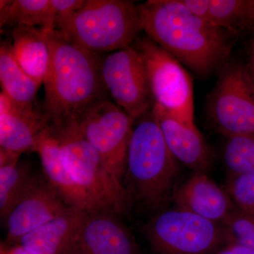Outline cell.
Masks as SVG:
<instances>
[{
  "label": "cell",
  "instance_id": "obj_1",
  "mask_svg": "<svg viewBox=\"0 0 254 254\" xmlns=\"http://www.w3.org/2000/svg\"><path fill=\"white\" fill-rule=\"evenodd\" d=\"M147 36L197 76L226 64L237 36L190 12L181 0L138 4Z\"/></svg>",
  "mask_w": 254,
  "mask_h": 254
},
{
  "label": "cell",
  "instance_id": "obj_2",
  "mask_svg": "<svg viewBox=\"0 0 254 254\" xmlns=\"http://www.w3.org/2000/svg\"><path fill=\"white\" fill-rule=\"evenodd\" d=\"M50 60L43 84V110L50 125L77 120L90 105L103 97L100 63L89 53L64 38L56 29L48 31Z\"/></svg>",
  "mask_w": 254,
  "mask_h": 254
},
{
  "label": "cell",
  "instance_id": "obj_3",
  "mask_svg": "<svg viewBox=\"0 0 254 254\" xmlns=\"http://www.w3.org/2000/svg\"><path fill=\"white\" fill-rule=\"evenodd\" d=\"M55 29L96 55L132 46L143 31L138 4L129 0H86L77 11L57 21Z\"/></svg>",
  "mask_w": 254,
  "mask_h": 254
},
{
  "label": "cell",
  "instance_id": "obj_4",
  "mask_svg": "<svg viewBox=\"0 0 254 254\" xmlns=\"http://www.w3.org/2000/svg\"><path fill=\"white\" fill-rule=\"evenodd\" d=\"M177 162L150 110L134 122L128 143L125 175L129 195L133 192L150 207L161 204L173 188Z\"/></svg>",
  "mask_w": 254,
  "mask_h": 254
},
{
  "label": "cell",
  "instance_id": "obj_5",
  "mask_svg": "<svg viewBox=\"0 0 254 254\" xmlns=\"http://www.w3.org/2000/svg\"><path fill=\"white\" fill-rule=\"evenodd\" d=\"M53 127L59 138L65 168L90 197L95 208L118 215L123 213L130 195L123 182L111 173L100 153L82 134L77 120Z\"/></svg>",
  "mask_w": 254,
  "mask_h": 254
},
{
  "label": "cell",
  "instance_id": "obj_6",
  "mask_svg": "<svg viewBox=\"0 0 254 254\" xmlns=\"http://www.w3.org/2000/svg\"><path fill=\"white\" fill-rule=\"evenodd\" d=\"M205 111L209 123L224 136H254V85L246 65L222 66Z\"/></svg>",
  "mask_w": 254,
  "mask_h": 254
},
{
  "label": "cell",
  "instance_id": "obj_7",
  "mask_svg": "<svg viewBox=\"0 0 254 254\" xmlns=\"http://www.w3.org/2000/svg\"><path fill=\"white\" fill-rule=\"evenodd\" d=\"M135 48L144 60L153 105L175 118L193 122V81L183 65L148 36Z\"/></svg>",
  "mask_w": 254,
  "mask_h": 254
},
{
  "label": "cell",
  "instance_id": "obj_8",
  "mask_svg": "<svg viewBox=\"0 0 254 254\" xmlns=\"http://www.w3.org/2000/svg\"><path fill=\"white\" fill-rule=\"evenodd\" d=\"M145 232L159 254H209L225 241L218 223L181 208L158 214Z\"/></svg>",
  "mask_w": 254,
  "mask_h": 254
},
{
  "label": "cell",
  "instance_id": "obj_9",
  "mask_svg": "<svg viewBox=\"0 0 254 254\" xmlns=\"http://www.w3.org/2000/svg\"><path fill=\"white\" fill-rule=\"evenodd\" d=\"M76 120L82 134L100 153L111 173L123 182L135 120L105 98L90 105Z\"/></svg>",
  "mask_w": 254,
  "mask_h": 254
},
{
  "label": "cell",
  "instance_id": "obj_10",
  "mask_svg": "<svg viewBox=\"0 0 254 254\" xmlns=\"http://www.w3.org/2000/svg\"><path fill=\"white\" fill-rule=\"evenodd\" d=\"M100 74L115 104L135 121L153 108L144 60L133 45L107 55L100 63Z\"/></svg>",
  "mask_w": 254,
  "mask_h": 254
},
{
  "label": "cell",
  "instance_id": "obj_11",
  "mask_svg": "<svg viewBox=\"0 0 254 254\" xmlns=\"http://www.w3.org/2000/svg\"><path fill=\"white\" fill-rule=\"evenodd\" d=\"M109 210H86L72 238L60 254H138L128 229Z\"/></svg>",
  "mask_w": 254,
  "mask_h": 254
},
{
  "label": "cell",
  "instance_id": "obj_12",
  "mask_svg": "<svg viewBox=\"0 0 254 254\" xmlns=\"http://www.w3.org/2000/svg\"><path fill=\"white\" fill-rule=\"evenodd\" d=\"M70 207L47 180H38L5 220L6 236L2 243L7 246L16 245L23 236L61 215Z\"/></svg>",
  "mask_w": 254,
  "mask_h": 254
},
{
  "label": "cell",
  "instance_id": "obj_13",
  "mask_svg": "<svg viewBox=\"0 0 254 254\" xmlns=\"http://www.w3.org/2000/svg\"><path fill=\"white\" fill-rule=\"evenodd\" d=\"M49 125L43 110L18 107L0 94V149L19 155L33 151L38 136Z\"/></svg>",
  "mask_w": 254,
  "mask_h": 254
},
{
  "label": "cell",
  "instance_id": "obj_14",
  "mask_svg": "<svg viewBox=\"0 0 254 254\" xmlns=\"http://www.w3.org/2000/svg\"><path fill=\"white\" fill-rule=\"evenodd\" d=\"M152 109L167 145L177 161L195 173L206 170L210 165V150L193 122L175 118L155 105Z\"/></svg>",
  "mask_w": 254,
  "mask_h": 254
},
{
  "label": "cell",
  "instance_id": "obj_15",
  "mask_svg": "<svg viewBox=\"0 0 254 254\" xmlns=\"http://www.w3.org/2000/svg\"><path fill=\"white\" fill-rule=\"evenodd\" d=\"M33 151L39 155L47 181L73 208L95 210V205L84 190L73 180L64 165L60 143L54 127L49 125L37 140Z\"/></svg>",
  "mask_w": 254,
  "mask_h": 254
},
{
  "label": "cell",
  "instance_id": "obj_16",
  "mask_svg": "<svg viewBox=\"0 0 254 254\" xmlns=\"http://www.w3.org/2000/svg\"><path fill=\"white\" fill-rule=\"evenodd\" d=\"M176 201L179 208L215 223H222L232 212L227 192L203 173H195L180 187Z\"/></svg>",
  "mask_w": 254,
  "mask_h": 254
},
{
  "label": "cell",
  "instance_id": "obj_17",
  "mask_svg": "<svg viewBox=\"0 0 254 254\" xmlns=\"http://www.w3.org/2000/svg\"><path fill=\"white\" fill-rule=\"evenodd\" d=\"M15 59L30 77L41 85L50 60L48 31L41 27L18 25L11 31Z\"/></svg>",
  "mask_w": 254,
  "mask_h": 254
},
{
  "label": "cell",
  "instance_id": "obj_18",
  "mask_svg": "<svg viewBox=\"0 0 254 254\" xmlns=\"http://www.w3.org/2000/svg\"><path fill=\"white\" fill-rule=\"evenodd\" d=\"M86 210L70 207L23 236L16 245L36 254H60L72 238Z\"/></svg>",
  "mask_w": 254,
  "mask_h": 254
},
{
  "label": "cell",
  "instance_id": "obj_19",
  "mask_svg": "<svg viewBox=\"0 0 254 254\" xmlns=\"http://www.w3.org/2000/svg\"><path fill=\"white\" fill-rule=\"evenodd\" d=\"M0 83L3 93L14 105L25 108H34L38 84L23 71L12 50L11 37L1 41Z\"/></svg>",
  "mask_w": 254,
  "mask_h": 254
},
{
  "label": "cell",
  "instance_id": "obj_20",
  "mask_svg": "<svg viewBox=\"0 0 254 254\" xmlns=\"http://www.w3.org/2000/svg\"><path fill=\"white\" fill-rule=\"evenodd\" d=\"M57 16L51 0L0 1V26H41L47 31L56 27Z\"/></svg>",
  "mask_w": 254,
  "mask_h": 254
},
{
  "label": "cell",
  "instance_id": "obj_21",
  "mask_svg": "<svg viewBox=\"0 0 254 254\" xmlns=\"http://www.w3.org/2000/svg\"><path fill=\"white\" fill-rule=\"evenodd\" d=\"M38 180L26 164L19 161L0 167V217L3 223Z\"/></svg>",
  "mask_w": 254,
  "mask_h": 254
},
{
  "label": "cell",
  "instance_id": "obj_22",
  "mask_svg": "<svg viewBox=\"0 0 254 254\" xmlns=\"http://www.w3.org/2000/svg\"><path fill=\"white\" fill-rule=\"evenodd\" d=\"M212 22L235 36L254 33V0H210Z\"/></svg>",
  "mask_w": 254,
  "mask_h": 254
},
{
  "label": "cell",
  "instance_id": "obj_23",
  "mask_svg": "<svg viewBox=\"0 0 254 254\" xmlns=\"http://www.w3.org/2000/svg\"><path fill=\"white\" fill-rule=\"evenodd\" d=\"M223 160L231 175H254V136L227 137Z\"/></svg>",
  "mask_w": 254,
  "mask_h": 254
},
{
  "label": "cell",
  "instance_id": "obj_24",
  "mask_svg": "<svg viewBox=\"0 0 254 254\" xmlns=\"http://www.w3.org/2000/svg\"><path fill=\"white\" fill-rule=\"evenodd\" d=\"M221 227L227 244H238L254 251V213L231 212Z\"/></svg>",
  "mask_w": 254,
  "mask_h": 254
},
{
  "label": "cell",
  "instance_id": "obj_25",
  "mask_svg": "<svg viewBox=\"0 0 254 254\" xmlns=\"http://www.w3.org/2000/svg\"><path fill=\"white\" fill-rule=\"evenodd\" d=\"M227 193L242 211L254 213V175H231Z\"/></svg>",
  "mask_w": 254,
  "mask_h": 254
},
{
  "label": "cell",
  "instance_id": "obj_26",
  "mask_svg": "<svg viewBox=\"0 0 254 254\" xmlns=\"http://www.w3.org/2000/svg\"><path fill=\"white\" fill-rule=\"evenodd\" d=\"M57 21L69 16L84 4V0H51ZM56 21V23H57Z\"/></svg>",
  "mask_w": 254,
  "mask_h": 254
},
{
  "label": "cell",
  "instance_id": "obj_27",
  "mask_svg": "<svg viewBox=\"0 0 254 254\" xmlns=\"http://www.w3.org/2000/svg\"><path fill=\"white\" fill-rule=\"evenodd\" d=\"M181 1L187 9L196 17L213 23L210 14V0H181Z\"/></svg>",
  "mask_w": 254,
  "mask_h": 254
},
{
  "label": "cell",
  "instance_id": "obj_28",
  "mask_svg": "<svg viewBox=\"0 0 254 254\" xmlns=\"http://www.w3.org/2000/svg\"><path fill=\"white\" fill-rule=\"evenodd\" d=\"M214 254H254V251L238 244L229 243Z\"/></svg>",
  "mask_w": 254,
  "mask_h": 254
},
{
  "label": "cell",
  "instance_id": "obj_29",
  "mask_svg": "<svg viewBox=\"0 0 254 254\" xmlns=\"http://www.w3.org/2000/svg\"><path fill=\"white\" fill-rule=\"evenodd\" d=\"M0 254H36L29 252L21 245L7 246L1 242Z\"/></svg>",
  "mask_w": 254,
  "mask_h": 254
},
{
  "label": "cell",
  "instance_id": "obj_30",
  "mask_svg": "<svg viewBox=\"0 0 254 254\" xmlns=\"http://www.w3.org/2000/svg\"><path fill=\"white\" fill-rule=\"evenodd\" d=\"M247 71H248L249 74H250L251 79L253 82L254 85V59L251 57L250 61L246 65Z\"/></svg>",
  "mask_w": 254,
  "mask_h": 254
},
{
  "label": "cell",
  "instance_id": "obj_31",
  "mask_svg": "<svg viewBox=\"0 0 254 254\" xmlns=\"http://www.w3.org/2000/svg\"><path fill=\"white\" fill-rule=\"evenodd\" d=\"M251 57H252V58H254V41L253 45H252V55H251Z\"/></svg>",
  "mask_w": 254,
  "mask_h": 254
}]
</instances>
